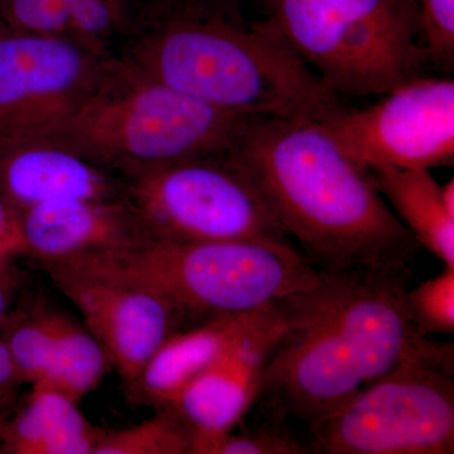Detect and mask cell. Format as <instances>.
I'll return each mask as SVG.
<instances>
[{
	"label": "cell",
	"mask_w": 454,
	"mask_h": 454,
	"mask_svg": "<svg viewBox=\"0 0 454 454\" xmlns=\"http://www.w3.org/2000/svg\"><path fill=\"white\" fill-rule=\"evenodd\" d=\"M283 301L286 330L262 372L274 406L309 424L406 360L453 372V345L426 339L411 319L404 271H321Z\"/></svg>",
	"instance_id": "6da1fadb"
},
{
	"label": "cell",
	"mask_w": 454,
	"mask_h": 454,
	"mask_svg": "<svg viewBox=\"0 0 454 454\" xmlns=\"http://www.w3.org/2000/svg\"><path fill=\"white\" fill-rule=\"evenodd\" d=\"M245 0H151L118 53L137 71L223 112L325 121L342 110L262 13Z\"/></svg>",
	"instance_id": "7a4b0ae2"
},
{
	"label": "cell",
	"mask_w": 454,
	"mask_h": 454,
	"mask_svg": "<svg viewBox=\"0 0 454 454\" xmlns=\"http://www.w3.org/2000/svg\"><path fill=\"white\" fill-rule=\"evenodd\" d=\"M230 152L319 271L409 270L419 245L321 122L253 116Z\"/></svg>",
	"instance_id": "3957f363"
},
{
	"label": "cell",
	"mask_w": 454,
	"mask_h": 454,
	"mask_svg": "<svg viewBox=\"0 0 454 454\" xmlns=\"http://www.w3.org/2000/svg\"><path fill=\"white\" fill-rule=\"evenodd\" d=\"M252 118L207 106L113 57L82 100L38 137L127 179L179 160L226 153Z\"/></svg>",
	"instance_id": "277c9868"
},
{
	"label": "cell",
	"mask_w": 454,
	"mask_h": 454,
	"mask_svg": "<svg viewBox=\"0 0 454 454\" xmlns=\"http://www.w3.org/2000/svg\"><path fill=\"white\" fill-rule=\"evenodd\" d=\"M62 267L143 286L162 295L182 318L244 315L276 306L321 283V271L294 247L253 240L153 239L125 252Z\"/></svg>",
	"instance_id": "5b68a950"
},
{
	"label": "cell",
	"mask_w": 454,
	"mask_h": 454,
	"mask_svg": "<svg viewBox=\"0 0 454 454\" xmlns=\"http://www.w3.org/2000/svg\"><path fill=\"white\" fill-rule=\"evenodd\" d=\"M337 97H381L429 65L415 0H256Z\"/></svg>",
	"instance_id": "8992f818"
},
{
	"label": "cell",
	"mask_w": 454,
	"mask_h": 454,
	"mask_svg": "<svg viewBox=\"0 0 454 454\" xmlns=\"http://www.w3.org/2000/svg\"><path fill=\"white\" fill-rule=\"evenodd\" d=\"M124 181L125 200L153 239L294 247L231 152L166 164Z\"/></svg>",
	"instance_id": "52a82bcc"
},
{
	"label": "cell",
	"mask_w": 454,
	"mask_h": 454,
	"mask_svg": "<svg viewBox=\"0 0 454 454\" xmlns=\"http://www.w3.org/2000/svg\"><path fill=\"white\" fill-rule=\"evenodd\" d=\"M452 373L403 361L313 426L309 452L454 453Z\"/></svg>",
	"instance_id": "ba28073f"
},
{
	"label": "cell",
	"mask_w": 454,
	"mask_h": 454,
	"mask_svg": "<svg viewBox=\"0 0 454 454\" xmlns=\"http://www.w3.org/2000/svg\"><path fill=\"white\" fill-rule=\"evenodd\" d=\"M365 170L432 169L454 162V82L418 74L361 109L343 107L321 121Z\"/></svg>",
	"instance_id": "9c48e42d"
},
{
	"label": "cell",
	"mask_w": 454,
	"mask_h": 454,
	"mask_svg": "<svg viewBox=\"0 0 454 454\" xmlns=\"http://www.w3.org/2000/svg\"><path fill=\"white\" fill-rule=\"evenodd\" d=\"M114 56L0 25V142L41 136L94 88Z\"/></svg>",
	"instance_id": "30bf717a"
},
{
	"label": "cell",
	"mask_w": 454,
	"mask_h": 454,
	"mask_svg": "<svg viewBox=\"0 0 454 454\" xmlns=\"http://www.w3.org/2000/svg\"><path fill=\"white\" fill-rule=\"evenodd\" d=\"M46 268L57 288L80 310L85 327L106 349L127 387L184 321L162 295L143 286L62 265Z\"/></svg>",
	"instance_id": "8fae6325"
},
{
	"label": "cell",
	"mask_w": 454,
	"mask_h": 454,
	"mask_svg": "<svg viewBox=\"0 0 454 454\" xmlns=\"http://www.w3.org/2000/svg\"><path fill=\"white\" fill-rule=\"evenodd\" d=\"M286 325L280 303L264 324L191 381L169 406L190 432L192 454H214L241 422L262 391V372Z\"/></svg>",
	"instance_id": "7c38bea8"
},
{
	"label": "cell",
	"mask_w": 454,
	"mask_h": 454,
	"mask_svg": "<svg viewBox=\"0 0 454 454\" xmlns=\"http://www.w3.org/2000/svg\"><path fill=\"white\" fill-rule=\"evenodd\" d=\"M23 255L44 267L125 252L153 240L127 200H61L20 212Z\"/></svg>",
	"instance_id": "4fadbf2b"
},
{
	"label": "cell",
	"mask_w": 454,
	"mask_h": 454,
	"mask_svg": "<svg viewBox=\"0 0 454 454\" xmlns=\"http://www.w3.org/2000/svg\"><path fill=\"white\" fill-rule=\"evenodd\" d=\"M0 195L20 214L61 200H122L125 181L68 146L32 137L0 142Z\"/></svg>",
	"instance_id": "5bb4252c"
},
{
	"label": "cell",
	"mask_w": 454,
	"mask_h": 454,
	"mask_svg": "<svg viewBox=\"0 0 454 454\" xmlns=\"http://www.w3.org/2000/svg\"><path fill=\"white\" fill-rule=\"evenodd\" d=\"M279 304L244 315L216 317L192 330L176 331L128 387L131 399L160 411L168 409L191 381L264 324Z\"/></svg>",
	"instance_id": "9a60e30c"
},
{
	"label": "cell",
	"mask_w": 454,
	"mask_h": 454,
	"mask_svg": "<svg viewBox=\"0 0 454 454\" xmlns=\"http://www.w3.org/2000/svg\"><path fill=\"white\" fill-rule=\"evenodd\" d=\"M151 0H0V25L82 42L116 57Z\"/></svg>",
	"instance_id": "2e32d148"
},
{
	"label": "cell",
	"mask_w": 454,
	"mask_h": 454,
	"mask_svg": "<svg viewBox=\"0 0 454 454\" xmlns=\"http://www.w3.org/2000/svg\"><path fill=\"white\" fill-rule=\"evenodd\" d=\"M104 430L90 423L74 400L33 385L22 411L5 423L3 453L94 454Z\"/></svg>",
	"instance_id": "e0dca14e"
},
{
	"label": "cell",
	"mask_w": 454,
	"mask_h": 454,
	"mask_svg": "<svg viewBox=\"0 0 454 454\" xmlns=\"http://www.w3.org/2000/svg\"><path fill=\"white\" fill-rule=\"evenodd\" d=\"M376 190L418 245L444 267L454 268V215L442 200V186L428 169L366 170Z\"/></svg>",
	"instance_id": "ac0fdd59"
},
{
	"label": "cell",
	"mask_w": 454,
	"mask_h": 454,
	"mask_svg": "<svg viewBox=\"0 0 454 454\" xmlns=\"http://www.w3.org/2000/svg\"><path fill=\"white\" fill-rule=\"evenodd\" d=\"M53 355L50 372L41 384L79 403L97 389L109 370L106 349L88 328L59 310L50 309Z\"/></svg>",
	"instance_id": "d6986e66"
},
{
	"label": "cell",
	"mask_w": 454,
	"mask_h": 454,
	"mask_svg": "<svg viewBox=\"0 0 454 454\" xmlns=\"http://www.w3.org/2000/svg\"><path fill=\"white\" fill-rule=\"evenodd\" d=\"M2 339L23 384H41L52 364L53 333L49 309H35L4 319Z\"/></svg>",
	"instance_id": "ffe728a7"
},
{
	"label": "cell",
	"mask_w": 454,
	"mask_h": 454,
	"mask_svg": "<svg viewBox=\"0 0 454 454\" xmlns=\"http://www.w3.org/2000/svg\"><path fill=\"white\" fill-rule=\"evenodd\" d=\"M94 454H192V438L177 415L162 409L130 428L104 430Z\"/></svg>",
	"instance_id": "44dd1931"
},
{
	"label": "cell",
	"mask_w": 454,
	"mask_h": 454,
	"mask_svg": "<svg viewBox=\"0 0 454 454\" xmlns=\"http://www.w3.org/2000/svg\"><path fill=\"white\" fill-rule=\"evenodd\" d=\"M409 312L423 334L454 333V268L406 292Z\"/></svg>",
	"instance_id": "7402d4cb"
},
{
	"label": "cell",
	"mask_w": 454,
	"mask_h": 454,
	"mask_svg": "<svg viewBox=\"0 0 454 454\" xmlns=\"http://www.w3.org/2000/svg\"><path fill=\"white\" fill-rule=\"evenodd\" d=\"M429 65L452 71L454 64V0H415Z\"/></svg>",
	"instance_id": "603a6c76"
},
{
	"label": "cell",
	"mask_w": 454,
	"mask_h": 454,
	"mask_svg": "<svg viewBox=\"0 0 454 454\" xmlns=\"http://www.w3.org/2000/svg\"><path fill=\"white\" fill-rule=\"evenodd\" d=\"M288 429L265 424L240 433L231 432L215 448L214 454H301L309 453Z\"/></svg>",
	"instance_id": "cb8c5ba5"
},
{
	"label": "cell",
	"mask_w": 454,
	"mask_h": 454,
	"mask_svg": "<svg viewBox=\"0 0 454 454\" xmlns=\"http://www.w3.org/2000/svg\"><path fill=\"white\" fill-rule=\"evenodd\" d=\"M0 247H5L14 255H23L20 215L2 195H0Z\"/></svg>",
	"instance_id": "d4e9b609"
},
{
	"label": "cell",
	"mask_w": 454,
	"mask_h": 454,
	"mask_svg": "<svg viewBox=\"0 0 454 454\" xmlns=\"http://www.w3.org/2000/svg\"><path fill=\"white\" fill-rule=\"evenodd\" d=\"M22 384L7 346L0 337V404L11 402Z\"/></svg>",
	"instance_id": "484cf974"
},
{
	"label": "cell",
	"mask_w": 454,
	"mask_h": 454,
	"mask_svg": "<svg viewBox=\"0 0 454 454\" xmlns=\"http://www.w3.org/2000/svg\"><path fill=\"white\" fill-rule=\"evenodd\" d=\"M20 276L16 267L12 265V259L0 260V325L4 322L9 315L12 301L18 286H20Z\"/></svg>",
	"instance_id": "4316f807"
},
{
	"label": "cell",
	"mask_w": 454,
	"mask_h": 454,
	"mask_svg": "<svg viewBox=\"0 0 454 454\" xmlns=\"http://www.w3.org/2000/svg\"><path fill=\"white\" fill-rule=\"evenodd\" d=\"M442 200L450 214L454 215V179L442 186Z\"/></svg>",
	"instance_id": "83f0119b"
},
{
	"label": "cell",
	"mask_w": 454,
	"mask_h": 454,
	"mask_svg": "<svg viewBox=\"0 0 454 454\" xmlns=\"http://www.w3.org/2000/svg\"><path fill=\"white\" fill-rule=\"evenodd\" d=\"M4 420L0 419V453H3V447H4V430H5Z\"/></svg>",
	"instance_id": "f1b7e54d"
},
{
	"label": "cell",
	"mask_w": 454,
	"mask_h": 454,
	"mask_svg": "<svg viewBox=\"0 0 454 454\" xmlns=\"http://www.w3.org/2000/svg\"><path fill=\"white\" fill-rule=\"evenodd\" d=\"M14 256L17 255H14V254L12 252H9V250L5 249V247H0V260L13 259Z\"/></svg>",
	"instance_id": "f546056e"
},
{
	"label": "cell",
	"mask_w": 454,
	"mask_h": 454,
	"mask_svg": "<svg viewBox=\"0 0 454 454\" xmlns=\"http://www.w3.org/2000/svg\"><path fill=\"white\" fill-rule=\"evenodd\" d=\"M255 2H256V0H255Z\"/></svg>",
	"instance_id": "4dcf8cb0"
}]
</instances>
